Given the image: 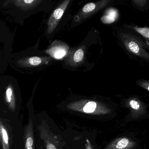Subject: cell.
I'll use <instances>...</instances> for the list:
<instances>
[{"label": "cell", "instance_id": "6da1fadb", "mask_svg": "<svg viewBox=\"0 0 149 149\" xmlns=\"http://www.w3.org/2000/svg\"><path fill=\"white\" fill-rule=\"evenodd\" d=\"M59 109L88 119L104 120L112 112V108L102 101L81 99L69 100L58 106Z\"/></svg>", "mask_w": 149, "mask_h": 149}, {"label": "cell", "instance_id": "7a4b0ae2", "mask_svg": "<svg viewBox=\"0 0 149 149\" xmlns=\"http://www.w3.org/2000/svg\"><path fill=\"white\" fill-rule=\"evenodd\" d=\"M42 1L39 0L0 1V14L10 22L22 25L24 20L36 10Z\"/></svg>", "mask_w": 149, "mask_h": 149}, {"label": "cell", "instance_id": "3957f363", "mask_svg": "<svg viewBox=\"0 0 149 149\" xmlns=\"http://www.w3.org/2000/svg\"><path fill=\"white\" fill-rule=\"evenodd\" d=\"M35 123L45 149H63L65 142L59 132L56 131L54 122L45 112L40 114Z\"/></svg>", "mask_w": 149, "mask_h": 149}, {"label": "cell", "instance_id": "277c9868", "mask_svg": "<svg viewBox=\"0 0 149 149\" xmlns=\"http://www.w3.org/2000/svg\"><path fill=\"white\" fill-rule=\"evenodd\" d=\"M14 35L5 22L0 20V79L5 75L13 54Z\"/></svg>", "mask_w": 149, "mask_h": 149}, {"label": "cell", "instance_id": "5b68a950", "mask_svg": "<svg viewBox=\"0 0 149 149\" xmlns=\"http://www.w3.org/2000/svg\"><path fill=\"white\" fill-rule=\"evenodd\" d=\"M29 122L26 125L24 132V149H36L35 137V126L36 117L32 99L28 104Z\"/></svg>", "mask_w": 149, "mask_h": 149}, {"label": "cell", "instance_id": "8992f818", "mask_svg": "<svg viewBox=\"0 0 149 149\" xmlns=\"http://www.w3.org/2000/svg\"><path fill=\"white\" fill-rule=\"evenodd\" d=\"M70 1V0L63 1L53 11L47 23V32L48 34L51 35L56 29Z\"/></svg>", "mask_w": 149, "mask_h": 149}, {"label": "cell", "instance_id": "52a82bcc", "mask_svg": "<svg viewBox=\"0 0 149 149\" xmlns=\"http://www.w3.org/2000/svg\"><path fill=\"white\" fill-rule=\"evenodd\" d=\"M109 1H100L97 3H89L86 4L79 11L77 17L78 21H80L92 15L93 14L99 11L106 6Z\"/></svg>", "mask_w": 149, "mask_h": 149}, {"label": "cell", "instance_id": "ba28073f", "mask_svg": "<svg viewBox=\"0 0 149 149\" xmlns=\"http://www.w3.org/2000/svg\"><path fill=\"white\" fill-rule=\"evenodd\" d=\"M69 50L68 45L61 43H53L47 50V53L55 59H61L67 54Z\"/></svg>", "mask_w": 149, "mask_h": 149}, {"label": "cell", "instance_id": "9c48e42d", "mask_svg": "<svg viewBox=\"0 0 149 149\" xmlns=\"http://www.w3.org/2000/svg\"><path fill=\"white\" fill-rule=\"evenodd\" d=\"M133 142L126 137L118 138L109 143L104 149H130L134 146Z\"/></svg>", "mask_w": 149, "mask_h": 149}, {"label": "cell", "instance_id": "30bf717a", "mask_svg": "<svg viewBox=\"0 0 149 149\" xmlns=\"http://www.w3.org/2000/svg\"><path fill=\"white\" fill-rule=\"evenodd\" d=\"M117 15L116 10L111 9L107 10L106 14L102 17V21L104 23H111L115 21L117 17Z\"/></svg>", "mask_w": 149, "mask_h": 149}, {"label": "cell", "instance_id": "8fae6325", "mask_svg": "<svg viewBox=\"0 0 149 149\" xmlns=\"http://www.w3.org/2000/svg\"><path fill=\"white\" fill-rule=\"evenodd\" d=\"M0 137L4 146L3 148L6 149L9 145V136L7 130L2 125H0Z\"/></svg>", "mask_w": 149, "mask_h": 149}, {"label": "cell", "instance_id": "7c38bea8", "mask_svg": "<svg viewBox=\"0 0 149 149\" xmlns=\"http://www.w3.org/2000/svg\"><path fill=\"white\" fill-rule=\"evenodd\" d=\"M84 54L85 52L82 48H79L76 50L73 54V62L76 64L81 63L84 58Z\"/></svg>", "mask_w": 149, "mask_h": 149}, {"label": "cell", "instance_id": "4fadbf2b", "mask_svg": "<svg viewBox=\"0 0 149 149\" xmlns=\"http://www.w3.org/2000/svg\"><path fill=\"white\" fill-rule=\"evenodd\" d=\"M133 29L141 34L142 36L149 38V28L135 27Z\"/></svg>", "mask_w": 149, "mask_h": 149}, {"label": "cell", "instance_id": "5bb4252c", "mask_svg": "<svg viewBox=\"0 0 149 149\" xmlns=\"http://www.w3.org/2000/svg\"><path fill=\"white\" fill-rule=\"evenodd\" d=\"M128 47L132 52L134 53H138L139 50H140L139 45L136 43H135L134 42H133V41L130 42L129 43H128Z\"/></svg>", "mask_w": 149, "mask_h": 149}, {"label": "cell", "instance_id": "9a60e30c", "mask_svg": "<svg viewBox=\"0 0 149 149\" xmlns=\"http://www.w3.org/2000/svg\"><path fill=\"white\" fill-rule=\"evenodd\" d=\"M130 105L134 110H137L140 108V104L136 101L132 100L130 101Z\"/></svg>", "mask_w": 149, "mask_h": 149}, {"label": "cell", "instance_id": "2e32d148", "mask_svg": "<svg viewBox=\"0 0 149 149\" xmlns=\"http://www.w3.org/2000/svg\"><path fill=\"white\" fill-rule=\"evenodd\" d=\"M137 84H138V85H139L140 86L142 87L145 88L146 90L149 91V81H145V80H141V81H138Z\"/></svg>", "mask_w": 149, "mask_h": 149}, {"label": "cell", "instance_id": "e0dca14e", "mask_svg": "<svg viewBox=\"0 0 149 149\" xmlns=\"http://www.w3.org/2000/svg\"><path fill=\"white\" fill-rule=\"evenodd\" d=\"M133 1L136 3V5L140 7H143L145 5L147 1Z\"/></svg>", "mask_w": 149, "mask_h": 149}, {"label": "cell", "instance_id": "ac0fdd59", "mask_svg": "<svg viewBox=\"0 0 149 149\" xmlns=\"http://www.w3.org/2000/svg\"><path fill=\"white\" fill-rule=\"evenodd\" d=\"M38 149H45L44 147H43V146H41V145H39L38 146Z\"/></svg>", "mask_w": 149, "mask_h": 149}]
</instances>
